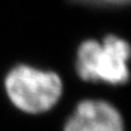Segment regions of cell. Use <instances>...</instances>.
Masks as SVG:
<instances>
[{"label":"cell","instance_id":"obj_2","mask_svg":"<svg viewBox=\"0 0 131 131\" xmlns=\"http://www.w3.org/2000/svg\"><path fill=\"white\" fill-rule=\"evenodd\" d=\"M5 89L17 108L28 113H41L59 101L62 83L56 73L18 65L9 71Z\"/></svg>","mask_w":131,"mask_h":131},{"label":"cell","instance_id":"obj_3","mask_svg":"<svg viewBox=\"0 0 131 131\" xmlns=\"http://www.w3.org/2000/svg\"><path fill=\"white\" fill-rule=\"evenodd\" d=\"M64 131H124V121L108 102L87 99L77 106Z\"/></svg>","mask_w":131,"mask_h":131},{"label":"cell","instance_id":"obj_4","mask_svg":"<svg viewBox=\"0 0 131 131\" xmlns=\"http://www.w3.org/2000/svg\"><path fill=\"white\" fill-rule=\"evenodd\" d=\"M77 1L95 4V5H124V4H127L130 0H77Z\"/></svg>","mask_w":131,"mask_h":131},{"label":"cell","instance_id":"obj_1","mask_svg":"<svg viewBox=\"0 0 131 131\" xmlns=\"http://www.w3.org/2000/svg\"><path fill=\"white\" fill-rule=\"evenodd\" d=\"M129 43L116 36H107L102 43L88 40L77 55V71L84 80L124 84L129 79Z\"/></svg>","mask_w":131,"mask_h":131}]
</instances>
